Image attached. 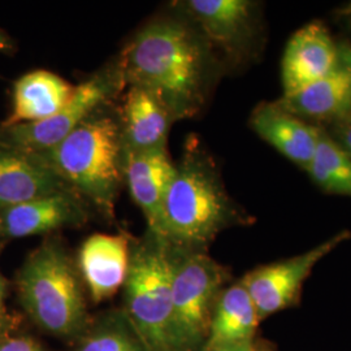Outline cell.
<instances>
[{"label":"cell","mask_w":351,"mask_h":351,"mask_svg":"<svg viewBox=\"0 0 351 351\" xmlns=\"http://www.w3.org/2000/svg\"><path fill=\"white\" fill-rule=\"evenodd\" d=\"M119 55L126 86L147 90L175 123L202 112L223 69L208 40L180 12L151 20Z\"/></svg>","instance_id":"6da1fadb"},{"label":"cell","mask_w":351,"mask_h":351,"mask_svg":"<svg viewBox=\"0 0 351 351\" xmlns=\"http://www.w3.org/2000/svg\"><path fill=\"white\" fill-rule=\"evenodd\" d=\"M250 223L229 195L213 155L195 134L189 136L164 198L159 237L178 250L206 252L221 232Z\"/></svg>","instance_id":"7a4b0ae2"},{"label":"cell","mask_w":351,"mask_h":351,"mask_svg":"<svg viewBox=\"0 0 351 351\" xmlns=\"http://www.w3.org/2000/svg\"><path fill=\"white\" fill-rule=\"evenodd\" d=\"M32 155L81 195L91 210L106 219L114 217L124 184L125 149L113 103L93 113L50 150Z\"/></svg>","instance_id":"3957f363"},{"label":"cell","mask_w":351,"mask_h":351,"mask_svg":"<svg viewBox=\"0 0 351 351\" xmlns=\"http://www.w3.org/2000/svg\"><path fill=\"white\" fill-rule=\"evenodd\" d=\"M78 267L58 239H45L17 274L20 300L43 330L63 339L82 337L88 311Z\"/></svg>","instance_id":"277c9868"},{"label":"cell","mask_w":351,"mask_h":351,"mask_svg":"<svg viewBox=\"0 0 351 351\" xmlns=\"http://www.w3.org/2000/svg\"><path fill=\"white\" fill-rule=\"evenodd\" d=\"M178 249L147 230L132 241L124 282V313L150 351H176L172 282Z\"/></svg>","instance_id":"5b68a950"},{"label":"cell","mask_w":351,"mask_h":351,"mask_svg":"<svg viewBox=\"0 0 351 351\" xmlns=\"http://www.w3.org/2000/svg\"><path fill=\"white\" fill-rule=\"evenodd\" d=\"M125 88L123 64L117 55L75 86L69 101L50 119L0 128V146L26 154L50 150L93 113L120 98Z\"/></svg>","instance_id":"8992f818"},{"label":"cell","mask_w":351,"mask_h":351,"mask_svg":"<svg viewBox=\"0 0 351 351\" xmlns=\"http://www.w3.org/2000/svg\"><path fill=\"white\" fill-rule=\"evenodd\" d=\"M229 277L207 252L178 250L172 282L176 351H204L215 303Z\"/></svg>","instance_id":"52a82bcc"},{"label":"cell","mask_w":351,"mask_h":351,"mask_svg":"<svg viewBox=\"0 0 351 351\" xmlns=\"http://www.w3.org/2000/svg\"><path fill=\"white\" fill-rule=\"evenodd\" d=\"M215 51L233 64L255 58L262 37L259 5L250 0H186L173 3Z\"/></svg>","instance_id":"ba28073f"},{"label":"cell","mask_w":351,"mask_h":351,"mask_svg":"<svg viewBox=\"0 0 351 351\" xmlns=\"http://www.w3.org/2000/svg\"><path fill=\"white\" fill-rule=\"evenodd\" d=\"M350 237L349 230H342L311 250L256 267L243 277L241 281L250 295L259 320L297 304L303 284L315 265Z\"/></svg>","instance_id":"9c48e42d"},{"label":"cell","mask_w":351,"mask_h":351,"mask_svg":"<svg viewBox=\"0 0 351 351\" xmlns=\"http://www.w3.org/2000/svg\"><path fill=\"white\" fill-rule=\"evenodd\" d=\"M91 207L75 191H64L0 211L3 236L25 239L86 224Z\"/></svg>","instance_id":"30bf717a"},{"label":"cell","mask_w":351,"mask_h":351,"mask_svg":"<svg viewBox=\"0 0 351 351\" xmlns=\"http://www.w3.org/2000/svg\"><path fill=\"white\" fill-rule=\"evenodd\" d=\"M339 56V45L324 24L302 26L290 37L282 55V97L293 95L330 73Z\"/></svg>","instance_id":"8fae6325"},{"label":"cell","mask_w":351,"mask_h":351,"mask_svg":"<svg viewBox=\"0 0 351 351\" xmlns=\"http://www.w3.org/2000/svg\"><path fill=\"white\" fill-rule=\"evenodd\" d=\"M276 104L301 119L336 121L351 113V47L339 45V62L322 80L281 97Z\"/></svg>","instance_id":"7c38bea8"},{"label":"cell","mask_w":351,"mask_h":351,"mask_svg":"<svg viewBox=\"0 0 351 351\" xmlns=\"http://www.w3.org/2000/svg\"><path fill=\"white\" fill-rule=\"evenodd\" d=\"M132 241L125 233H97L82 243L77 267L93 301L108 300L124 287Z\"/></svg>","instance_id":"4fadbf2b"},{"label":"cell","mask_w":351,"mask_h":351,"mask_svg":"<svg viewBox=\"0 0 351 351\" xmlns=\"http://www.w3.org/2000/svg\"><path fill=\"white\" fill-rule=\"evenodd\" d=\"M175 168L167 149L125 152L124 184L143 213L147 230L156 236H160L164 198Z\"/></svg>","instance_id":"5bb4252c"},{"label":"cell","mask_w":351,"mask_h":351,"mask_svg":"<svg viewBox=\"0 0 351 351\" xmlns=\"http://www.w3.org/2000/svg\"><path fill=\"white\" fill-rule=\"evenodd\" d=\"M252 132L303 171L314 159L320 128L281 108L276 101H264L251 112Z\"/></svg>","instance_id":"9a60e30c"},{"label":"cell","mask_w":351,"mask_h":351,"mask_svg":"<svg viewBox=\"0 0 351 351\" xmlns=\"http://www.w3.org/2000/svg\"><path fill=\"white\" fill-rule=\"evenodd\" d=\"M117 108L125 152L167 149L175 120L151 93L138 86H126Z\"/></svg>","instance_id":"2e32d148"},{"label":"cell","mask_w":351,"mask_h":351,"mask_svg":"<svg viewBox=\"0 0 351 351\" xmlns=\"http://www.w3.org/2000/svg\"><path fill=\"white\" fill-rule=\"evenodd\" d=\"M64 191L75 190L37 156L0 146V211Z\"/></svg>","instance_id":"e0dca14e"},{"label":"cell","mask_w":351,"mask_h":351,"mask_svg":"<svg viewBox=\"0 0 351 351\" xmlns=\"http://www.w3.org/2000/svg\"><path fill=\"white\" fill-rule=\"evenodd\" d=\"M73 91L72 84L49 71L26 73L14 82L12 111L0 128L50 119L69 101Z\"/></svg>","instance_id":"ac0fdd59"},{"label":"cell","mask_w":351,"mask_h":351,"mask_svg":"<svg viewBox=\"0 0 351 351\" xmlns=\"http://www.w3.org/2000/svg\"><path fill=\"white\" fill-rule=\"evenodd\" d=\"M259 316L242 281L224 289L215 303L204 351L254 342Z\"/></svg>","instance_id":"d6986e66"},{"label":"cell","mask_w":351,"mask_h":351,"mask_svg":"<svg viewBox=\"0 0 351 351\" xmlns=\"http://www.w3.org/2000/svg\"><path fill=\"white\" fill-rule=\"evenodd\" d=\"M306 172L322 190L351 198V159L323 129Z\"/></svg>","instance_id":"ffe728a7"},{"label":"cell","mask_w":351,"mask_h":351,"mask_svg":"<svg viewBox=\"0 0 351 351\" xmlns=\"http://www.w3.org/2000/svg\"><path fill=\"white\" fill-rule=\"evenodd\" d=\"M75 351H150L124 310L101 315L88 326Z\"/></svg>","instance_id":"44dd1931"},{"label":"cell","mask_w":351,"mask_h":351,"mask_svg":"<svg viewBox=\"0 0 351 351\" xmlns=\"http://www.w3.org/2000/svg\"><path fill=\"white\" fill-rule=\"evenodd\" d=\"M329 136L351 159V113L332 123V134Z\"/></svg>","instance_id":"7402d4cb"},{"label":"cell","mask_w":351,"mask_h":351,"mask_svg":"<svg viewBox=\"0 0 351 351\" xmlns=\"http://www.w3.org/2000/svg\"><path fill=\"white\" fill-rule=\"evenodd\" d=\"M0 351H46L38 342L27 337H16L0 342Z\"/></svg>","instance_id":"603a6c76"},{"label":"cell","mask_w":351,"mask_h":351,"mask_svg":"<svg viewBox=\"0 0 351 351\" xmlns=\"http://www.w3.org/2000/svg\"><path fill=\"white\" fill-rule=\"evenodd\" d=\"M255 345L254 342H243V343H237V345H229V346H223L213 351H254Z\"/></svg>","instance_id":"cb8c5ba5"},{"label":"cell","mask_w":351,"mask_h":351,"mask_svg":"<svg viewBox=\"0 0 351 351\" xmlns=\"http://www.w3.org/2000/svg\"><path fill=\"white\" fill-rule=\"evenodd\" d=\"M14 49L12 39L10 36L0 29V52H10Z\"/></svg>","instance_id":"d4e9b609"},{"label":"cell","mask_w":351,"mask_h":351,"mask_svg":"<svg viewBox=\"0 0 351 351\" xmlns=\"http://www.w3.org/2000/svg\"><path fill=\"white\" fill-rule=\"evenodd\" d=\"M4 291H5V284H4L3 277L0 276V306H1V302L4 298Z\"/></svg>","instance_id":"484cf974"},{"label":"cell","mask_w":351,"mask_h":351,"mask_svg":"<svg viewBox=\"0 0 351 351\" xmlns=\"http://www.w3.org/2000/svg\"><path fill=\"white\" fill-rule=\"evenodd\" d=\"M254 351H272V350H269V349H261V348H256V346H255V349H254Z\"/></svg>","instance_id":"4316f807"},{"label":"cell","mask_w":351,"mask_h":351,"mask_svg":"<svg viewBox=\"0 0 351 351\" xmlns=\"http://www.w3.org/2000/svg\"><path fill=\"white\" fill-rule=\"evenodd\" d=\"M346 12L349 13V14H351V4L348 7V11Z\"/></svg>","instance_id":"83f0119b"},{"label":"cell","mask_w":351,"mask_h":351,"mask_svg":"<svg viewBox=\"0 0 351 351\" xmlns=\"http://www.w3.org/2000/svg\"><path fill=\"white\" fill-rule=\"evenodd\" d=\"M3 236V232H1V226H0V237Z\"/></svg>","instance_id":"f1b7e54d"}]
</instances>
